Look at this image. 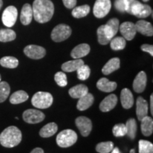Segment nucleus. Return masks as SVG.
<instances>
[{
	"instance_id": "nucleus-24",
	"label": "nucleus",
	"mask_w": 153,
	"mask_h": 153,
	"mask_svg": "<svg viewBox=\"0 0 153 153\" xmlns=\"http://www.w3.org/2000/svg\"><path fill=\"white\" fill-rule=\"evenodd\" d=\"M141 121L140 128L142 133L145 136H150L153 132V120L150 116H146L143 118Z\"/></svg>"
},
{
	"instance_id": "nucleus-26",
	"label": "nucleus",
	"mask_w": 153,
	"mask_h": 153,
	"mask_svg": "<svg viewBox=\"0 0 153 153\" xmlns=\"http://www.w3.org/2000/svg\"><path fill=\"white\" fill-rule=\"evenodd\" d=\"M85 64L82 59H74V60L68 61L62 65V70L64 72H71L77 70L82 65Z\"/></svg>"
},
{
	"instance_id": "nucleus-27",
	"label": "nucleus",
	"mask_w": 153,
	"mask_h": 153,
	"mask_svg": "<svg viewBox=\"0 0 153 153\" xmlns=\"http://www.w3.org/2000/svg\"><path fill=\"white\" fill-rule=\"evenodd\" d=\"M57 131V126L55 123H50L44 126L39 132L42 137H50L55 135Z\"/></svg>"
},
{
	"instance_id": "nucleus-18",
	"label": "nucleus",
	"mask_w": 153,
	"mask_h": 153,
	"mask_svg": "<svg viewBox=\"0 0 153 153\" xmlns=\"http://www.w3.org/2000/svg\"><path fill=\"white\" fill-rule=\"evenodd\" d=\"M135 25L137 32L146 36H152L153 27L150 22L145 20H140Z\"/></svg>"
},
{
	"instance_id": "nucleus-13",
	"label": "nucleus",
	"mask_w": 153,
	"mask_h": 153,
	"mask_svg": "<svg viewBox=\"0 0 153 153\" xmlns=\"http://www.w3.org/2000/svg\"><path fill=\"white\" fill-rule=\"evenodd\" d=\"M119 21L116 18L110 19L107 24L104 25L105 33L108 39L111 40L116 35L119 29Z\"/></svg>"
},
{
	"instance_id": "nucleus-12",
	"label": "nucleus",
	"mask_w": 153,
	"mask_h": 153,
	"mask_svg": "<svg viewBox=\"0 0 153 153\" xmlns=\"http://www.w3.org/2000/svg\"><path fill=\"white\" fill-rule=\"evenodd\" d=\"M119 30L123 38L127 41L133 40L137 33L135 24L130 22H123L119 26Z\"/></svg>"
},
{
	"instance_id": "nucleus-21",
	"label": "nucleus",
	"mask_w": 153,
	"mask_h": 153,
	"mask_svg": "<svg viewBox=\"0 0 153 153\" xmlns=\"http://www.w3.org/2000/svg\"><path fill=\"white\" fill-rule=\"evenodd\" d=\"M89 52H90V47L88 44H79L72 50L71 52V56L74 59H80L87 55Z\"/></svg>"
},
{
	"instance_id": "nucleus-15",
	"label": "nucleus",
	"mask_w": 153,
	"mask_h": 153,
	"mask_svg": "<svg viewBox=\"0 0 153 153\" xmlns=\"http://www.w3.org/2000/svg\"><path fill=\"white\" fill-rule=\"evenodd\" d=\"M118 102V98L116 95L112 94L108 95L104 100L101 102L99 105V108L102 112H108L114 109L116 106Z\"/></svg>"
},
{
	"instance_id": "nucleus-35",
	"label": "nucleus",
	"mask_w": 153,
	"mask_h": 153,
	"mask_svg": "<svg viewBox=\"0 0 153 153\" xmlns=\"http://www.w3.org/2000/svg\"><path fill=\"white\" fill-rule=\"evenodd\" d=\"M139 153H153V145L152 143L145 140H140L138 143Z\"/></svg>"
},
{
	"instance_id": "nucleus-5",
	"label": "nucleus",
	"mask_w": 153,
	"mask_h": 153,
	"mask_svg": "<svg viewBox=\"0 0 153 153\" xmlns=\"http://www.w3.org/2000/svg\"><path fill=\"white\" fill-rule=\"evenodd\" d=\"M53 98L51 94L44 91H38L33 96L31 99V103L34 107L37 108H49L53 104Z\"/></svg>"
},
{
	"instance_id": "nucleus-34",
	"label": "nucleus",
	"mask_w": 153,
	"mask_h": 153,
	"mask_svg": "<svg viewBox=\"0 0 153 153\" xmlns=\"http://www.w3.org/2000/svg\"><path fill=\"white\" fill-rule=\"evenodd\" d=\"M10 93V87L6 82H0V103H2L8 98Z\"/></svg>"
},
{
	"instance_id": "nucleus-41",
	"label": "nucleus",
	"mask_w": 153,
	"mask_h": 153,
	"mask_svg": "<svg viewBox=\"0 0 153 153\" xmlns=\"http://www.w3.org/2000/svg\"><path fill=\"white\" fill-rule=\"evenodd\" d=\"M55 80L60 87H65L68 85V80H67L66 74L62 72H58L55 74Z\"/></svg>"
},
{
	"instance_id": "nucleus-39",
	"label": "nucleus",
	"mask_w": 153,
	"mask_h": 153,
	"mask_svg": "<svg viewBox=\"0 0 153 153\" xmlns=\"http://www.w3.org/2000/svg\"><path fill=\"white\" fill-rule=\"evenodd\" d=\"M127 133L126 126L123 123L116 124L113 128V134L116 137H123L125 136Z\"/></svg>"
},
{
	"instance_id": "nucleus-47",
	"label": "nucleus",
	"mask_w": 153,
	"mask_h": 153,
	"mask_svg": "<svg viewBox=\"0 0 153 153\" xmlns=\"http://www.w3.org/2000/svg\"><path fill=\"white\" fill-rule=\"evenodd\" d=\"M2 6H3L2 0H0V10H1V7H2Z\"/></svg>"
},
{
	"instance_id": "nucleus-20",
	"label": "nucleus",
	"mask_w": 153,
	"mask_h": 153,
	"mask_svg": "<svg viewBox=\"0 0 153 153\" xmlns=\"http://www.w3.org/2000/svg\"><path fill=\"white\" fill-rule=\"evenodd\" d=\"M97 87L99 90L104 92H111L117 87V84L115 82L109 81L107 78L103 77L97 82Z\"/></svg>"
},
{
	"instance_id": "nucleus-11",
	"label": "nucleus",
	"mask_w": 153,
	"mask_h": 153,
	"mask_svg": "<svg viewBox=\"0 0 153 153\" xmlns=\"http://www.w3.org/2000/svg\"><path fill=\"white\" fill-rule=\"evenodd\" d=\"M75 123L82 136L87 137L90 134L92 129V123L89 118L85 116H79L76 118Z\"/></svg>"
},
{
	"instance_id": "nucleus-49",
	"label": "nucleus",
	"mask_w": 153,
	"mask_h": 153,
	"mask_svg": "<svg viewBox=\"0 0 153 153\" xmlns=\"http://www.w3.org/2000/svg\"><path fill=\"white\" fill-rule=\"evenodd\" d=\"M143 1H145V2H146V1H148L149 0H143Z\"/></svg>"
},
{
	"instance_id": "nucleus-44",
	"label": "nucleus",
	"mask_w": 153,
	"mask_h": 153,
	"mask_svg": "<svg viewBox=\"0 0 153 153\" xmlns=\"http://www.w3.org/2000/svg\"><path fill=\"white\" fill-rule=\"evenodd\" d=\"M30 153H44V151L43 149L40 148H36L35 149H33V150L30 152Z\"/></svg>"
},
{
	"instance_id": "nucleus-4",
	"label": "nucleus",
	"mask_w": 153,
	"mask_h": 153,
	"mask_svg": "<svg viewBox=\"0 0 153 153\" xmlns=\"http://www.w3.org/2000/svg\"><path fill=\"white\" fill-rule=\"evenodd\" d=\"M77 140V135L74 131L70 129L64 130L57 135L56 142L60 148H68L72 146Z\"/></svg>"
},
{
	"instance_id": "nucleus-43",
	"label": "nucleus",
	"mask_w": 153,
	"mask_h": 153,
	"mask_svg": "<svg viewBox=\"0 0 153 153\" xmlns=\"http://www.w3.org/2000/svg\"><path fill=\"white\" fill-rule=\"evenodd\" d=\"M62 1L68 9H73L76 4V0H62Z\"/></svg>"
},
{
	"instance_id": "nucleus-46",
	"label": "nucleus",
	"mask_w": 153,
	"mask_h": 153,
	"mask_svg": "<svg viewBox=\"0 0 153 153\" xmlns=\"http://www.w3.org/2000/svg\"><path fill=\"white\" fill-rule=\"evenodd\" d=\"M111 152V153H120L119 151V149H118V148H114Z\"/></svg>"
},
{
	"instance_id": "nucleus-2",
	"label": "nucleus",
	"mask_w": 153,
	"mask_h": 153,
	"mask_svg": "<svg viewBox=\"0 0 153 153\" xmlns=\"http://www.w3.org/2000/svg\"><path fill=\"white\" fill-rule=\"evenodd\" d=\"M22 134L16 126H9L0 134V144L5 148H14L21 143Z\"/></svg>"
},
{
	"instance_id": "nucleus-6",
	"label": "nucleus",
	"mask_w": 153,
	"mask_h": 153,
	"mask_svg": "<svg viewBox=\"0 0 153 153\" xmlns=\"http://www.w3.org/2000/svg\"><path fill=\"white\" fill-rule=\"evenodd\" d=\"M72 29L66 24H59L53 28L51 33V38L55 42H62L71 36Z\"/></svg>"
},
{
	"instance_id": "nucleus-3",
	"label": "nucleus",
	"mask_w": 153,
	"mask_h": 153,
	"mask_svg": "<svg viewBox=\"0 0 153 153\" xmlns=\"http://www.w3.org/2000/svg\"><path fill=\"white\" fill-rule=\"evenodd\" d=\"M126 12L134 15L137 18H146L152 14V8L149 5L143 4L137 0H129Z\"/></svg>"
},
{
	"instance_id": "nucleus-25",
	"label": "nucleus",
	"mask_w": 153,
	"mask_h": 153,
	"mask_svg": "<svg viewBox=\"0 0 153 153\" xmlns=\"http://www.w3.org/2000/svg\"><path fill=\"white\" fill-rule=\"evenodd\" d=\"M88 87L85 85H78L69 90V94L72 98L79 99L88 93Z\"/></svg>"
},
{
	"instance_id": "nucleus-30",
	"label": "nucleus",
	"mask_w": 153,
	"mask_h": 153,
	"mask_svg": "<svg viewBox=\"0 0 153 153\" xmlns=\"http://www.w3.org/2000/svg\"><path fill=\"white\" fill-rule=\"evenodd\" d=\"M0 65L4 68L14 69L19 65V60L16 57L12 56L3 57L0 60Z\"/></svg>"
},
{
	"instance_id": "nucleus-31",
	"label": "nucleus",
	"mask_w": 153,
	"mask_h": 153,
	"mask_svg": "<svg viewBox=\"0 0 153 153\" xmlns=\"http://www.w3.org/2000/svg\"><path fill=\"white\" fill-rule=\"evenodd\" d=\"M16 37V33L13 30L7 28V29H0V41L10 42L15 40Z\"/></svg>"
},
{
	"instance_id": "nucleus-16",
	"label": "nucleus",
	"mask_w": 153,
	"mask_h": 153,
	"mask_svg": "<svg viewBox=\"0 0 153 153\" xmlns=\"http://www.w3.org/2000/svg\"><path fill=\"white\" fill-rule=\"evenodd\" d=\"M148 103L142 97H139L136 102V114L137 119L141 120L143 118L148 116Z\"/></svg>"
},
{
	"instance_id": "nucleus-42",
	"label": "nucleus",
	"mask_w": 153,
	"mask_h": 153,
	"mask_svg": "<svg viewBox=\"0 0 153 153\" xmlns=\"http://www.w3.org/2000/svg\"><path fill=\"white\" fill-rule=\"evenodd\" d=\"M141 50L144 52L148 53L150 54L151 56H153V46L152 45H149V44H143L141 45Z\"/></svg>"
},
{
	"instance_id": "nucleus-14",
	"label": "nucleus",
	"mask_w": 153,
	"mask_h": 153,
	"mask_svg": "<svg viewBox=\"0 0 153 153\" xmlns=\"http://www.w3.org/2000/svg\"><path fill=\"white\" fill-rule=\"evenodd\" d=\"M147 75L145 72H140L135 76L133 81V87L134 91L137 93H142L146 87Z\"/></svg>"
},
{
	"instance_id": "nucleus-38",
	"label": "nucleus",
	"mask_w": 153,
	"mask_h": 153,
	"mask_svg": "<svg viewBox=\"0 0 153 153\" xmlns=\"http://www.w3.org/2000/svg\"><path fill=\"white\" fill-rule=\"evenodd\" d=\"M97 36H98V41L101 45H107L110 43L111 40L108 39L104 31V25L99 26L97 29Z\"/></svg>"
},
{
	"instance_id": "nucleus-9",
	"label": "nucleus",
	"mask_w": 153,
	"mask_h": 153,
	"mask_svg": "<svg viewBox=\"0 0 153 153\" xmlns=\"http://www.w3.org/2000/svg\"><path fill=\"white\" fill-rule=\"evenodd\" d=\"M24 52L26 56L33 60H39L43 58L46 54V51L44 48L36 45H27L24 48Z\"/></svg>"
},
{
	"instance_id": "nucleus-48",
	"label": "nucleus",
	"mask_w": 153,
	"mask_h": 153,
	"mask_svg": "<svg viewBox=\"0 0 153 153\" xmlns=\"http://www.w3.org/2000/svg\"><path fill=\"white\" fill-rule=\"evenodd\" d=\"M130 153H135V150H134V149H132V150L130 151Z\"/></svg>"
},
{
	"instance_id": "nucleus-1",
	"label": "nucleus",
	"mask_w": 153,
	"mask_h": 153,
	"mask_svg": "<svg viewBox=\"0 0 153 153\" xmlns=\"http://www.w3.org/2000/svg\"><path fill=\"white\" fill-rule=\"evenodd\" d=\"M33 17L40 24L48 22L54 14V4L51 0H35L32 6Z\"/></svg>"
},
{
	"instance_id": "nucleus-28",
	"label": "nucleus",
	"mask_w": 153,
	"mask_h": 153,
	"mask_svg": "<svg viewBox=\"0 0 153 153\" xmlns=\"http://www.w3.org/2000/svg\"><path fill=\"white\" fill-rule=\"evenodd\" d=\"M28 99V94L26 91L23 90L17 91L14 92L9 98L11 104H19L21 103L27 101Z\"/></svg>"
},
{
	"instance_id": "nucleus-23",
	"label": "nucleus",
	"mask_w": 153,
	"mask_h": 153,
	"mask_svg": "<svg viewBox=\"0 0 153 153\" xmlns=\"http://www.w3.org/2000/svg\"><path fill=\"white\" fill-rule=\"evenodd\" d=\"M120 59L118 57H114L106 62V64L102 68V72L105 75H108L120 68Z\"/></svg>"
},
{
	"instance_id": "nucleus-10",
	"label": "nucleus",
	"mask_w": 153,
	"mask_h": 153,
	"mask_svg": "<svg viewBox=\"0 0 153 153\" xmlns=\"http://www.w3.org/2000/svg\"><path fill=\"white\" fill-rule=\"evenodd\" d=\"M45 118L43 113L36 109H28L23 114V119L28 123L34 124L43 121Z\"/></svg>"
},
{
	"instance_id": "nucleus-37",
	"label": "nucleus",
	"mask_w": 153,
	"mask_h": 153,
	"mask_svg": "<svg viewBox=\"0 0 153 153\" xmlns=\"http://www.w3.org/2000/svg\"><path fill=\"white\" fill-rule=\"evenodd\" d=\"M114 148V143L111 141L99 143L96 147V150L99 153H109Z\"/></svg>"
},
{
	"instance_id": "nucleus-22",
	"label": "nucleus",
	"mask_w": 153,
	"mask_h": 153,
	"mask_svg": "<svg viewBox=\"0 0 153 153\" xmlns=\"http://www.w3.org/2000/svg\"><path fill=\"white\" fill-rule=\"evenodd\" d=\"M94 100V99L93 95L88 92L87 94L79 99L77 104H76V108L79 111L87 110L93 104Z\"/></svg>"
},
{
	"instance_id": "nucleus-32",
	"label": "nucleus",
	"mask_w": 153,
	"mask_h": 153,
	"mask_svg": "<svg viewBox=\"0 0 153 153\" xmlns=\"http://www.w3.org/2000/svg\"><path fill=\"white\" fill-rule=\"evenodd\" d=\"M89 11H90V7L89 5L85 4L79 6V7L74 8L72 11V15L76 19L82 18V17H85L88 15Z\"/></svg>"
},
{
	"instance_id": "nucleus-33",
	"label": "nucleus",
	"mask_w": 153,
	"mask_h": 153,
	"mask_svg": "<svg viewBox=\"0 0 153 153\" xmlns=\"http://www.w3.org/2000/svg\"><path fill=\"white\" fill-rule=\"evenodd\" d=\"M111 48L114 51H120L125 48L126 45V39L123 37L113 38L111 40Z\"/></svg>"
},
{
	"instance_id": "nucleus-29",
	"label": "nucleus",
	"mask_w": 153,
	"mask_h": 153,
	"mask_svg": "<svg viewBox=\"0 0 153 153\" xmlns=\"http://www.w3.org/2000/svg\"><path fill=\"white\" fill-rule=\"evenodd\" d=\"M126 129H127V133H126V135H128V136L131 140L135 139V136H136L137 129L136 120L134 119V118H130L126 122Z\"/></svg>"
},
{
	"instance_id": "nucleus-7",
	"label": "nucleus",
	"mask_w": 153,
	"mask_h": 153,
	"mask_svg": "<svg viewBox=\"0 0 153 153\" xmlns=\"http://www.w3.org/2000/svg\"><path fill=\"white\" fill-rule=\"evenodd\" d=\"M111 8V0H97L94 6V15L98 19L104 18L109 13Z\"/></svg>"
},
{
	"instance_id": "nucleus-45",
	"label": "nucleus",
	"mask_w": 153,
	"mask_h": 153,
	"mask_svg": "<svg viewBox=\"0 0 153 153\" xmlns=\"http://www.w3.org/2000/svg\"><path fill=\"white\" fill-rule=\"evenodd\" d=\"M150 111L152 115L153 114V94L150 96Z\"/></svg>"
},
{
	"instance_id": "nucleus-17",
	"label": "nucleus",
	"mask_w": 153,
	"mask_h": 153,
	"mask_svg": "<svg viewBox=\"0 0 153 153\" xmlns=\"http://www.w3.org/2000/svg\"><path fill=\"white\" fill-rule=\"evenodd\" d=\"M120 101H121L122 106L125 109L131 108L134 104L133 95L130 89L125 88L121 91L120 93Z\"/></svg>"
},
{
	"instance_id": "nucleus-36",
	"label": "nucleus",
	"mask_w": 153,
	"mask_h": 153,
	"mask_svg": "<svg viewBox=\"0 0 153 153\" xmlns=\"http://www.w3.org/2000/svg\"><path fill=\"white\" fill-rule=\"evenodd\" d=\"M77 77L80 80H86L89 77L90 75V68L87 65H82L77 69Z\"/></svg>"
},
{
	"instance_id": "nucleus-50",
	"label": "nucleus",
	"mask_w": 153,
	"mask_h": 153,
	"mask_svg": "<svg viewBox=\"0 0 153 153\" xmlns=\"http://www.w3.org/2000/svg\"><path fill=\"white\" fill-rule=\"evenodd\" d=\"M0 82H1V75H0Z\"/></svg>"
},
{
	"instance_id": "nucleus-8",
	"label": "nucleus",
	"mask_w": 153,
	"mask_h": 153,
	"mask_svg": "<svg viewBox=\"0 0 153 153\" xmlns=\"http://www.w3.org/2000/svg\"><path fill=\"white\" fill-rule=\"evenodd\" d=\"M18 16V11L14 6H9L3 11L1 20L4 26L7 27H12L16 22Z\"/></svg>"
},
{
	"instance_id": "nucleus-40",
	"label": "nucleus",
	"mask_w": 153,
	"mask_h": 153,
	"mask_svg": "<svg viewBox=\"0 0 153 153\" xmlns=\"http://www.w3.org/2000/svg\"><path fill=\"white\" fill-rule=\"evenodd\" d=\"M128 4L129 0H116L114 2L115 9L119 12H126L128 7Z\"/></svg>"
},
{
	"instance_id": "nucleus-19",
	"label": "nucleus",
	"mask_w": 153,
	"mask_h": 153,
	"mask_svg": "<svg viewBox=\"0 0 153 153\" xmlns=\"http://www.w3.org/2000/svg\"><path fill=\"white\" fill-rule=\"evenodd\" d=\"M32 19H33V10L32 7L29 4H25L23 6L22 11H21L20 20L24 26H27L31 23Z\"/></svg>"
}]
</instances>
